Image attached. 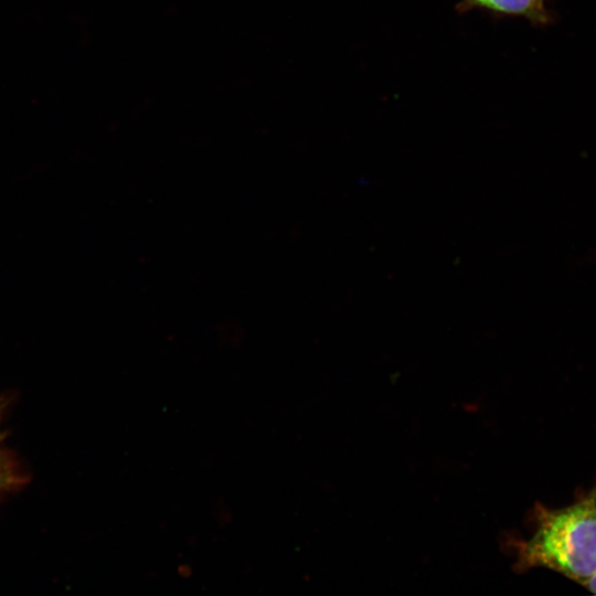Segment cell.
I'll return each mask as SVG.
<instances>
[{"instance_id":"cell-5","label":"cell","mask_w":596,"mask_h":596,"mask_svg":"<svg viewBox=\"0 0 596 596\" xmlns=\"http://www.w3.org/2000/svg\"><path fill=\"white\" fill-rule=\"evenodd\" d=\"M0 412H1V405H0ZM0 439H1V433H0Z\"/></svg>"},{"instance_id":"cell-4","label":"cell","mask_w":596,"mask_h":596,"mask_svg":"<svg viewBox=\"0 0 596 596\" xmlns=\"http://www.w3.org/2000/svg\"><path fill=\"white\" fill-rule=\"evenodd\" d=\"M583 586L596 595V572L583 584Z\"/></svg>"},{"instance_id":"cell-2","label":"cell","mask_w":596,"mask_h":596,"mask_svg":"<svg viewBox=\"0 0 596 596\" xmlns=\"http://www.w3.org/2000/svg\"><path fill=\"white\" fill-rule=\"evenodd\" d=\"M457 10L460 13L483 10L498 15L522 17L534 23L547 21L544 0H460Z\"/></svg>"},{"instance_id":"cell-3","label":"cell","mask_w":596,"mask_h":596,"mask_svg":"<svg viewBox=\"0 0 596 596\" xmlns=\"http://www.w3.org/2000/svg\"><path fill=\"white\" fill-rule=\"evenodd\" d=\"M21 480L17 464L0 450V493L15 488Z\"/></svg>"},{"instance_id":"cell-1","label":"cell","mask_w":596,"mask_h":596,"mask_svg":"<svg viewBox=\"0 0 596 596\" xmlns=\"http://www.w3.org/2000/svg\"><path fill=\"white\" fill-rule=\"evenodd\" d=\"M529 539L507 535L517 572L544 567L583 585L596 572V486L573 503L550 509L535 503Z\"/></svg>"}]
</instances>
